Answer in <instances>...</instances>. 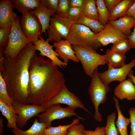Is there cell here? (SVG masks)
<instances>
[{"label": "cell", "mask_w": 135, "mask_h": 135, "mask_svg": "<svg viewBox=\"0 0 135 135\" xmlns=\"http://www.w3.org/2000/svg\"><path fill=\"white\" fill-rule=\"evenodd\" d=\"M58 67L49 59L38 56L35 52L29 67V104L41 105L60 92L65 84L66 80Z\"/></svg>", "instance_id": "cell-1"}, {"label": "cell", "mask_w": 135, "mask_h": 135, "mask_svg": "<svg viewBox=\"0 0 135 135\" xmlns=\"http://www.w3.org/2000/svg\"><path fill=\"white\" fill-rule=\"evenodd\" d=\"M36 52L32 42L27 44L14 58L5 56L0 59V72L13 101L29 104L28 88L31 60Z\"/></svg>", "instance_id": "cell-2"}, {"label": "cell", "mask_w": 135, "mask_h": 135, "mask_svg": "<svg viewBox=\"0 0 135 135\" xmlns=\"http://www.w3.org/2000/svg\"><path fill=\"white\" fill-rule=\"evenodd\" d=\"M72 46L85 73L90 77H92L98 66L107 64L104 55L97 53L95 49L74 45H72Z\"/></svg>", "instance_id": "cell-3"}, {"label": "cell", "mask_w": 135, "mask_h": 135, "mask_svg": "<svg viewBox=\"0 0 135 135\" xmlns=\"http://www.w3.org/2000/svg\"><path fill=\"white\" fill-rule=\"evenodd\" d=\"M98 68L94 71L89 85L88 92L90 99L95 109L94 118L97 121H102V115L98 111L100 104L105 102L107 100V94L110 90V87L102 81L98 74Z\"/></svg>", "instance_id": "cell-4"}, {"label": "cell", "mask_w": 135, "mask_h": 135, "mask_svg": "<svg viewBox=\"0 0 135 135\" xmlns=\"http://www.w3.org/2000/svg\"><path fill=\"white\" fill-rule=\"evenodd\" d=\"M95 34L87 27L74 24L66 39L71 45L93 48L96 50L102 46L95 38Z\"/></svg>", "instance_id": "cell-5"}, {"label": "cell", "mask_w": 135, "mask_h": 135, "mask_svg": "<svg viewBox=\"0 0 135 135\" xmlns=\"http://www.w3.org/2000/svg\"><path fill=\"white\" fill-rule=\"evenodd\" d=\"M20 17L17 16L11 26L8 43L5 56L14 58L20 51L32 42L27 38L22 32L20 26Z\"/></svg>", "instance_id": "cell-6"}, {"label": "cell", "mask_w": 135, "mask_h": 135, "mask_svg": "<svg viewBox=\"0 0 135 135\" xmlns=\"http://www.w3.org/2000/svg\"><path fill=\"white\" fill-rule=\"evenodd\" d=\"M74 21L66 17L60 16L56 13L51 18L49 25L47 30L49 42H58L63 39L66 40Z\"/></svg>", "instance_id": "cell-7"}, {"label": "cell", "mask_w": 135, "mask_h": 135, "mask_svg": "<svg viewBox=\"0 0 135 135\" xmlns=\"http://www.w3.org/2000/svg\"><path fill=\"white\" fill-rule=\"evenodd\" d=\"M75 110L68 106L63 108L60 104H56L47 108L44 112L38 114L36 116L40 122L46 124V128L51 126L52 122L54 120L73 116H76L82 120H85V118L77 114L75 111Z\"/></svg>", "instance_id": "cell-8"}, {"label": "cell", "mask_w": 135, "mask_h": 135, "mask_svg": "<svg viewBox=\"0 0 135 135\" xmlns=\"http://www.w3.org/2000/svg\"><path fill=\"white\" fill-rule=\"evenodd\" d=\"M20 23L23 34L32 42L37 40L41 36V24L37 18L30 12L22 14Z\"/></svg>", "instance_id": "cell-9"}, {"label": "cell", "mask_w": 135, "mask_h": 135, "mask_svg": "<svg viewBox=\"0 0 135 135\" xmlns=\"http://www.w3.org/2000/svg\"><path fill=\"white\" fill-rule=\"evenodd\" d=\"M64 104L76 109L80 108L92 115L85 107L81 100L74 93L70 92L65 84L60 92L50 100L41 105L45 108L54 104Z\"/></svg>", "instance_id": "cell-10"}, {"label": "cell", "mask_w": 135, "mask_h": 135, "mask_svg": "<svg viewBox=\"0 0 135 135\" xmlns=\"http://www.w3.org/2000/svg\"><path fill=\"white\" fill-rule=\"evenodd\" d=\"M12 106L17 112L16 125L22 128L32 118L44 112L46 108L41 105L24 104L13 101Z\"/></svg>", "instance_id": "cell-11"}, {"label": "cell", "mask_w": 135, "mask_h": 135, "mask_svg": "<svg viewBox=\"0 0 135 135\" xmlns=\"http://www.w3.org/2000/svg\"><path fill=\"white\" fill-rule=\"evenodd\" d=\"M134 67H135V58L119 68H114L108 66V70L103 72H98V76L102 82L107 85L115 81L121 82L126 80L127 76Z\"/></svg>", "instance_id": "cell-12"}, {"label": "cell", "mask_w": 135, "mask_h": 135, "mask_svg": "<svg viewBox=\"0 0 135 135\" xmlns=\"http://www.w3.org/2000/svg\"><path fill=\"white\" fill-rule=\"evenodd\" d=\"M49 42L47 39L45 40L41 36L37 40L32 43L35 50L40 51V56L48 58L54 65L62 68H65L68 64L61 61L58 58L59 57L58 54L53 50V46L50 45Z\"/></svg>", "instance_id": "cell-13"}, {"label": "cell", "mask_w": 135, "mask_h": 135, "mask_svg": "<svg viewBox=\"0 0 135 135\" xmlns=\"http://www.w3.org/2000/svg\"><path fill=\"white\" fill-rule=\"evenodd\" d=\"M127 38L124 33L109 22L105 26L102 31L95 34V38L103 46Z\"/></svg>", "instance_id": "cell-14"}, {"label": "cell", "mask_w": 135, "mask_h": 135, "mask_svg": "<svg viewBox=\"0 0 135 135\" xmlns=\"http://www.w3.org/2000/svg\"><path fill=\"white\" fill-rule=\"evenodd\" d=\"M15 6L11 0L0 1V29L11 26L18 16L13 12Z\"/></svg>", "instance_id": "cell-15"}, {"label": "cell", "mask_w": 135, "mask_h": 135, "mask_svg": "<svg viewBox=\"0 0 135 135\" xmlns=\"http://www.w3.org/2000/svg\"><path fill=\"white\" fill-rule=\"evenodd\" d=\"M53 46L55 48V52L64 62L68 64L69 60L76 63L80 62L75 54L71 44L68 41L62 40L58 42H54Z\"/></svg>", "instance_id": "cell-16"}, {"label": "cell", "mask_w": 135, "mask_h": 135, "mask_svg": "<svg viewBox=\"0 0 135 135\" xmlns=\"http://www.w3.org/2000/svg\"><path fill=\"white\" fill-rule=\"evenodd\" d=\"M114 93L116 96L120 100L124 99L130 101L135 100V86L129 78L120 82L115 87Z\"/></svg>", "instance_id": "cell-17"}, {"label": "cell", "mask_w": 135, "mask_h": 135, "mask_svg": "<svg viewBox=\"0 0 135 135\" xmlns=\"http://www.w3.org/2000/svg\"><path fill=\"white\" fill-rule=\"evenodd\" d=\"M30 12L37 18L42 26V33H44L46 36V30L49 25L51 17L56 13V12L47 8L41 0L39 6Z\"/></svg>", "instance_id": "cell-18"}, {"label": "cell", "mask_w": 135, "mask_h": 135, "mask_svg": "<svg viewBox=\"0 0 135 135\" xmlns=\"http://www.w3.org/2000/svg\"><path fill=\"white\" fill-rule=\"evenodd\" d=\"M108 22L127 36L131 34L132 28L135 27V19L126 15L119 18L118 20L108 21Z\"/></svg>", "instance_id": "cell-19"}, {"label": "cell", "mask_w": 135, "mask_h": 135, "mask_svg": "<svg viewBox=\"0 0 135 135\" xmlns=\"http://www.w3.org/2000/svg\"><path fill=\"white\" fill-rule=\"evenodd\" d=\"M0 110L2 114L7 120V126L8 128L16 129L18 118L17 112L12 106H10L0 98Z\"/></svg>", "instance_id": "cell-20"}, {"label": "cell", "mask_w": 135, "mask_h": 135, "mask_svg": "<svg viewBox=\"0 0 135 135\" xmlns=\"http://www.w3.org/2000/svg\"><path fill=\"white\" fill-rule=\"evenodd\" d=\"M108 66L113 68L120 67L126 64V56L125 54L121 53L108 49L104 55Z\"/></svg>", "instance_id": "cell-21"}, {"label": "cell", "mask_w": 135, "mask_h": 135, "mask_svg": "<svg viewBox=\"0 0 135 135\" xmlns=\"http://www.w3.org/2000/svg\"><path fill=\"white\" fill-rule=\"evenodd\" d=\"M46 128L44 123L39 122L35 118L32 126L28 130L24 131L19 128L16 129H12L14 135H44V132Z\"/></svg>", "instance_id": "cell-22"}, {"label": "cell", "mask_w": 135, "mask_h": 135, "mask_svg": "<svg viewBox=\"0 0 135 135\" xmlns=\"http://www.w3.org/2000/svg\"><path fill=\"white\" fill-rule=\"evenodd\" d=\"M135 1L134 0H121L110 14L108 21L116 20L126 16L128 10Z\"/></svg>", "instance_id": "cell-23"}, {"label": "cell", "mask_w": 135, "mask_h": 135, "mask_svg": "<svg viewBox=\"0 0 135 135\" xmlns=\"http://www.w3.org/2000/svg\"><path fill=\"white\" fill-rule=\"evenodd\" d=\"M113 98L118 114L117 119L115 122V125L120 135H129L127 129L128 126L130 123V119L123 115L120 109L118 100L115 97Z\"/></svg>", "instance_id": "cell-24"}, {"label": "cell", "mask_w": 135, "mask_h": 135, "mask_svg": "<svg viewBox=\"0 0 135 135\" xmlns=\"http://www.w3.org/2000/svg\"><path fill=\"white\" fill-rule=\"evenodd\" d=\"M74 24L83 25L92 30L95 34L101 32L105 27L98 20L88 17L84 14L75 20Z\"/></svg>", "instance_id": "cell-25"}, {"label": "cell", "mask_w": 135, "mask_h": 135, "mask_svg": "<svg viewBox=\"0 0 135 135\" xmlns=\"http://www.w3.org/2000/svg\"><path fill=\"white\" fill-rule=\"evenodd\" d=\"M15 8L22 14L35 10L39 6V0H12Z\"/></svg>", "instance_id": "cell-26"}, {"label": "cell", "mask_w": 135, "mask_h": 135, "mask_svg": "<svg viewBox=\"0 0 135 135\" xmlns=\"http://www.w3.org/2000/svg\"><path fill=\"white\" fill-rule=\"evenodd\" d=\"M80 119L78 118L74 119L71 124L68 125H59L58 126H51L47 128L44 131V135H66L68 134V129L74 124L80 123Z\"/></svg>", "instance_id": "cell-27"}, {"label": "cell", "mask_w": 135, "mask_h": 135, "mask_svg": "<svg viewBox=\"0 0 135 135\" xmlns=\"http://www.w3.org/2000/svg\"><path fill=\"white\" fill-rule=\"evenodd\" d=\"M96 4L99 16L98 21L105 26L108 22L110 13L105 4L104 0H96Z\"/></svg>", "instance_id": "cell-28"}, {"label": "cell", "mask_w": 135, "mask_h": 135, "mask_svg": "<svg viewBox=\"0 0 135 135\" xmlns=\"http://www.w3.org/2000/svg\"><path fill=\"white\" fill-rule=\"evenodd\" d=\"M11 26L0 29V59L4 58L11 32Z\"/></svg>", "instance_id": "cell-29"}, {"label": "cell", "mask_w": 135, "mask_h": 135, "mask_svg": "<svg viewBox=\"0 0 135 135\" xmlns=\"http://www.w3.org/2000/svg\"><path fill=\"white\" fill-rule=\"evenodd\" d=\"M116 118V114L114 112L108 116L106 125L104 127L106 135H119V132L115 124Z\"/></svg>", "instance_id": "cell-30"}, {"label": "cell", "mask_w": 135, "mask_h": 135, "mask_svg": "<svg viewBox=\"0 0 135 135\" xmlns=\"http://www.w3.org/2000/svg\"><path fill=\"white\" fill-rule=\"evenodd\" d=\"M96 4V0H87L86 3L84 7V14L98 20L99 16Z\"/></svg>", "instance_id": "cell-31"}, {"label": "cell", "mask_w": 135, "mask_h": 135, "mask_svg": "<svg viewBox=\"0 0 135 135\" xmlns=\"http://www.w3.org/2000/svg\"><path fill=\"white\" fill-rule=\"evenodd\" d=\"M132 48L130 42L127 38L120 40L112 44L111 49L116 52L125 54Z\"/></svg>", "instance_id": "cell-32"}, {"label": "cell", "mask_w": 135, "mask_h": 135, "mask_svg": "<svg viewBox=\"0 0 135 135\" xmlns=\"http://www.w3.org/2000/svg\"><path fill=\"white\" fill-rule=\"evenodd\" d=\"M0 98L10 106H12L13 101L8 94L5 82L0 72Z\"/></svg>", "instance_id": "cell-33"}, {"label": "cell", "mask_w": 135, "mask_h": 135, "mask_svg": "<svg viewBox=\"0 0 135 135\" xmlns=\"http://www.w3.org/2000/svg\"><path fill=\"white\" fill-rule=\"evenodd\" d=\"M84 14V7H70L66 17L69 20L74 21Z\"/></svg>", "instance_id": "cell-34"}, {"label": "cell", "mask_w": 135, "mask_h": 135, "mask_svg": "<svg viewBox=\"0 0 135 135\" xmlns=\"http://www.w3.org/2000/svg\"><path fill=\"white\" fill-rule=\"evenodd\" d=\"M69 8V0H59L56 13L66 17Z\"/></svg>", "instance_id": "cell-35"}, {"label": "cell", "mask_w": 135, "mask_h": 135, "mask_svg": "<svg viewBox=\"0 0 135 135\" xmlns=\"http://www.w3.org/2000/svg\"><path fill=\"white\" fill-rule=\"evenodd\" d=\"M84 129V126L82 124H74L68 129V134L66 135H84L83 133Z\"/></svg>", "instance_id": "cell-36"}, {"label": "cell", "mask_w": 135, "mask_h": 135, "mask_svg": "<svg viewBox=\"0 0 135 135\" xmlns=\"http://www.w3.org/2000/svg\"><path fill=\"white\" fill-rule=\"evenodd\" d=\"M130 116L131 130L130 135H135V108L132 107L128 111Z\"/></svg>", "instance_id": "cell-37"}, {"label": "cell", "mask_w": 135, "mask_h": 135, "mask_svg": "<svg viewBox=\"0 0 135 135\" xmlns=\"http://www.w3.org/2000/svg\"><path fill=\"white\" fill-rule=\"evenodd\" d=\"M84 135H105L104 127L99 126L96 128L94 131L86 130L84 129L83 131Z\"/></svg>", "instance_id": "cell-38"}, {"label": "cell", "mask_w": 135, "mask_h": 135, "mask_svg": "<svg viewBox=\"0 0 135 135\" xmlns=\"http://www.w3.org/2000/svg\"><path fill=\"white\" fill-rule=\"evenodd\" d=\"M41 1L47 8L54 10L56 12L59 0H41Z\"/></svg>", "instance_id": "cell-39"}, {"label": "cell", "mask_w": 135, "mask_h": 135, "mask_svg": "<svg viewBox=\"0 0 135 135\" xmlns=\"http://www.w3.org/2000/svg\"><path fill=\"white\" fill-rule=\"evenodd\" d=\"M87 0H69L70 7H84Z\"/></svg>", "instance_id": "cell-40"}, {"label": "cell", "mask_w": 135, "mask_h": 135, "mask_svg": "<svg viewBox=\"0 0 135 135\" xmlns=\"http://www.w3.org/2000/svg\"><path fill=\"white\" fill-rule=\"evenodd\" d=\"M121 0H104L105 4L110 13L116 5Z\"/></svg>", "instance_id": "cell-41"}, {"label": "cell", "mask_w": 135, "mask_h": 135, "mask_svg": "<svg viewBox=\"0 0 135 135\" xmlns=\"http://www.w3.org/2000/svg\"><path fill=\"white\" fill-rule=\"evenodd\" d=\"M126 16H131L135 19V1L128 10Z\"/></svg>", "instance_id": "cell-42"}, {"label": "cell", "mask_w": 135, "mask_h": 135, "mask_svg": "<svg viewBox=\"0 0 135 135\" xmlns=\"http://www.w3.org/2000/svg\"><path fill=\"white\" fill-rule=\"evenodd\" d=\"M131 43L132 48H135V27L134 28L133 32L129 36H127Z\"/></svg>", "instance_id": "cell-43"}, {"label": "cell", "mask_w": 135, "mask_h": 135, "mask_svg": "<svg viewBox=\"0 0 135 135\" xmlns=\"http://www.w3.org/2000/svg\"><path fill=\"white\" fill-rule=\"evenodd\" d=\"M4 120L1 117L0 118V135H2L4 132Z\"/></svg>", "instance_id": "cell-44"}, {"label": "cell", "mask_w": 135, "mask_h": 135, "mask_svg": "<svg viewBox=\"0 0 135 135\" xmlns=\"http://www.w3.org/2000/svg\"><path fill=\"white\" fill-rule=\"evenodd\" d=\"M132 81L134 84L135 86V76L133 74V71L132 70L128 76Z\"/></svg>", "instance_id": "cell-45"}]
</instances>
